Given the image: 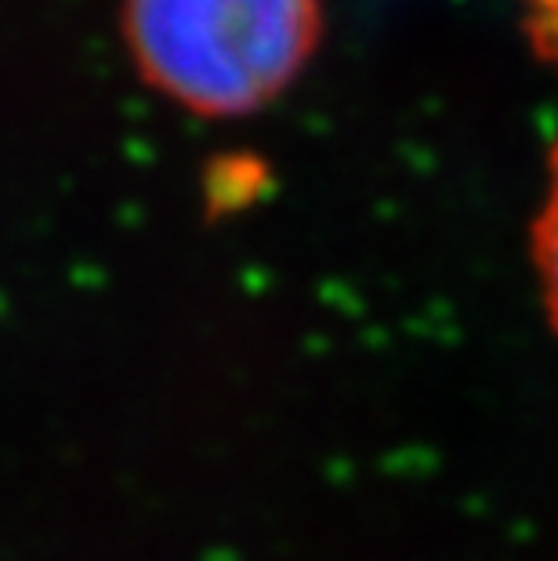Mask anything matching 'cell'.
Returning <instances> with one entry per match:
<instances>
[{
	"instance_id": "1",
	"label": "cell",
	"mask_w": 558,
	"mask_h": 561,
	"mask_svg": "<svg viewBox=\"0 0 558 561\" xmlns=\"http://www.w3.org/2000/svg\"><path fill=\"white\" fill-rule=\"evenodd\" d=\"M130 55L152 88L204 116H240L301 73L319 0H124Z\"/></svg>"
},
{
	"instance_id": "2",
	"label": "cell",
	"mask_w": 558,
	"mask_h": 561,
	"mask_svg": "<svg viewBox=\"0 0 558 561\" xmlns=\"http://www.w3.org/2000/svg\"><path fill=\"white\" fill-rule=\"evenodd\" d=\"M533 257L544 283V301H548L551 322L558 327V149L548 171V196H544L537 229H533Z\"/></svg>"
},
{
	"instance_id": "3",
	"label": "cell",
	"mask_w": 558,
	"mask_h": 561,
	"mask_svg": "<svg viewBox=\"0 0 558 561\" xmlns=\"http://www.w3.org/2000/svg\"><path fill=\"white\" fill-rule=\"evenodd\" d=\"M522 11L537 51L558 69V0H522Z\"/></svg>"
}]
</instances>
